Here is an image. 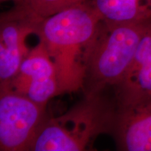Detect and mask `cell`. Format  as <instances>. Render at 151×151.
<instances>
[{
    "label": "cell",
    "instance_id": "obj_2",
    "mask_svg": "<svg viewBox=\"0 0 151 151\" xmlns=\"http://www.w3.org/2000/svg\"><path fill=\"white\" fill-rule=\"evenodd\" d=\"M117 106L103 92L85 96L67 112L46 118L31 151H82L91 146L98 136L111 133Z\"/></svg>",
    "mask_w": 151,
    "mask_h": 151
},
{
    "label": "cell",
    "instance_id": "obj_3",
    "mask_svg": "<svg viewBox=\"0 0 151 151\" xmlns=\"http://www.w3.org/2000/svg\"><path fill=\"white\" fill-rule=\"evenodd\" d=\"M149 22L110 24L101 20L87 50L85 96L101 93L106 87H116L120 82Z\"/></svg>",
    "mask_w": 151,
    "mask_h": 151
},
{
    "label": "cell",
    "instance_id": "obj_9",
    "mask_svg": "<svg viewBox=\"0 0 151 151\" xmlns=\"http://www.w3.org/2000/svg\"><path fill=\"white\" fill-rule=\"evenodd\" d=\"M101 20L110 24L151 21V0H90Z\"/></svg>",
    "mask_w": 151,
    "mask_h": 151
},
{
    "label": "cell",
    "instance_id": "obj_1",
    "mask_svg": "<svg viewBox=\"0 0 151 151\" xmlns=\"http://www.w3.org/2000/svg\"><path fill=\"white\" fill-rule=\"evenodd\" d=\"M101 19L90 0L43 19L35 34L53 62L59 94L83 90L87 50Z\"/></svg>",
    "mask_w": 151,
    "mask_h": 151
},
{
    "label": "cell",
    "instance_id": "obj_10",
    "mask_svg": "<svg viewBox=\"0 0 151 151\" xmlns=\"http://www.w3.org/2000/svg\"><path fill=\"white\" fill-rule=\"evenodd\" d=\"M88 0H24L18 2L37 18L43 19Z\"/></svg>",
    "mask_w": 151,
    "mask_h": 151
},
{
    "label": "cell",
    "instance_id": "obj_4",
    "mask_svg": "<svg viewBox=\"0 0 151 151\" xmlns=\"http://www.w3.org/2000/svg\"><path fill=\"white\" fill-rule=\"evenodd\" d=\"M46 107L11 90H0V150H30L47 118Z\"/></svg>",
    "mask_w": 151,
    "mask_h": 151
},
{
    "label": "cell",
    "instance_id": "obj_6",
    "mask_svg": "<svg viewBox=\"0 0 151 151\" xmlns=\"http://www.w3.org/2000/svg\"><path fill=\"white\" fill-rule=\"evenodd\" d=\"M6 89L43 105H46L51 98L59 95L55 67L42 41L30 50L16 76L3 90Z\"/></svg>",
    "mask_w": 151,
    "mask_h": 151
},
{
    "label": "cell",
    "instance_id": "obj_5",
    "mask_svg": "<svg viewBox=\"0 0 151 151\" xmlns=\"http://www.w3.org/2000/svg\"><path fill=\"white\" fill-rule=\"evenodd\" d=\"M41 20L19 3L1 15L0 90L6 88L18 72L30 51L26 46V39L35 34Z\"/></svg>",
    "mask_w": 151,
    "mask_h": 151
},
{
    "label": "cell",
    "instance_id": "obj_7",
    "mask_svg": "<svg viewBox=\"0 0 151 151\" xmlns=\"http://www.w3.org/2000/svg\"><path fill=\"white\" fill-rule=\"evenodd\" d=\"M111 134L124 151H151V97L116 105Z\"/></svg>",
    "mask_w": 151,
    "mask_h": 151
},
{
    "label": "cell",
    "instance_id": "obj_8",
    "mask_svg": "<svg viewBox=\"0 0 151 151\" xmlns=\"http://www.w3.org/2000/svg\"><path fill=\"white\" fill-rule=\"evenodd\" d=\"M114 88L118 106L151 97V21L147 24L129 69Z\"/></svg>",
    "mask_w": 151,
    "mask_h": 151
},
{
    "label": "cell",
    "instance_id": "obj_11",
    "mask_svg": "<svg viewBox=\"0 0 151 151\" xmlns=\"http://www.w3.org/2000/svg\"><path fill=\"white\" fill-rule=\"evenodd\" d=\"M1 1H6V0H1ZM12 1H14L15 3H18V2H21V1H24V0H12Z\"/></svg>",
    "mask_w": 151,
    "mask_h": 151
}]
</instances>
